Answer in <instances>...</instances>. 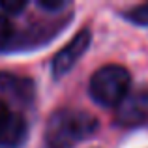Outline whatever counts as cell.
Returning a JSON list of instances; mask_svg holds the SVG:
<instances>
[{"instance_id":"1","label":"cell","mask_w":148,"mask_h":148,"mask_svg":"<svg viewBox=\"0 0 148 148\" xmlns=\"http://www.w3.org/2000/svg\"><path fill=\"white\" fill-rule=\"evenodd\" d=\"M98 130V120L86 111L58 109L49 116L45 126L47 148H73Z\"/></svg>"},{"instance_id":"2","label":"cell","mask_w":148,"mask_h":148,"mask_svg":"<svg viewBox=\"0 0 148 148\" xmlns=\"http://www.w3.org/2000/svg\"><path fill=\"white\" fill-rule=\"evenodd\" d=\"M88 88L101 107H118L131 90V75L124 66L107 64L92 75Z\"/></svg>"},{"instance_id":"3","label":"cell","mask_w":148,"mask_h":148,"mask_svg":"<svg viewBox=\"0 0 148 148\" xmlns=\"http://www.w3.org/2000/svg\"><path fill=\"white\" fill-rule=\"evenodd\" d=\"M28 135V124L25 116L13 112L0 99V146H19Z\"/></svg>"},{"instance_id":"4","label":"cell","mask_w":148,"mask_h":148,"mask_svg":"<svg viewBox=\"0 0 148 148\" xmlns=\"http://www.w3.org/2000/svg\"><path fill=\"white\" fill-rule=\"evenodd\" d=\"M90 30L84 28L69 41L62 51H58L56 56L53 58V75L54 77H62L79 62V58L86 53L88 45H90Z\"/></svg>"},{"instance_id":"5","label":"cell","mask_w":148,"mask_h":148,"mask_svg":"<svg viewBox=\"0 0 148 148\" xmlns=\"http://www.w3.org/2000/svg\"><path fill=\"white\" fill-rule=\"evenodd\" d=\"M116 120L124 126H137L148 118V88L130 90V94L118 105Z\"/></svg>"},{"instance_id":"6","label":"cell","mask_w":148,"mask_h":148,"mask_svg":"<svg viewBox=\"0 0 148 148\" xmlns=\"http://www.w3.org/2000/svg\"><path fill=\"white\" fill-rule=\"evenodd\" d=\"M13 34H15V26H13V23L10 21V17L0 15V49L10 43Z\"/></svg>"},{"instance_id":"7","label":"cell","mask_w":148,"mask_h":148,"mask_svg":"<svg viewBox=\"0 0 148 148\" xmlns=\"http://www.w3.org/2000/svg\"><path fill=\"white\" fill-rule=\"evenodd\" d=\"M126 17L131 23H135V25H141V26L148 25V4H141V6L130 10L126 13Z\"/></svg>"},{"instance_id":"8","label":"cell","mask_w":148,"mask_h":148,"mask_svg":"<svg viewBox=\"0 0 148 148\" xmlns=\"http://www.w3.org/2000/svg\"><path fill=\"white\" fill-rule=\"evenodd\" d=\"M25 8H26L25 0H13V2H10V0H0V10L6 15H15V13H19V11H23Z\"/></svg>"},{"instance_id":"9","label":"cell","mask_w":148,"mask_h":148,"mask_svg":"<svg viewBox=\"0 0 148 148\" xmlns=\"http://www.w3.org/2000/svg\"><path fill=\"white\" fill-rule=\"evenodd\" d=\"M38 4H40V8H43V10H60V8L64 6L62 2H49V0L47 2H38Z\"/></svg>"}]
</instances>
